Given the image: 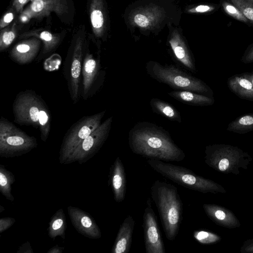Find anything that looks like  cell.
<instances>
[{
    "label": "cell",
    "instance_id": "6da1fadb",
    "mask_svg": "<svg viewBox=\"0 0 253 253\" xmlns=\"http://www.w3.org/2000/svg\"><path fill=\"white\" fill-rule=\"evenodd\" d=\"M128 141L133 153L149 159L179 162L185 158L169 133L153 123H137L128 132Z\"/></svg>",
    "mask_w": 253,
    "mask_h": 253
},
{
    "label": "cell",
    "instance_id": "7a4b0ae2",
    "mask_svg": "<svg viewBox=\"0 0 253 253\" xmlns=\"http://www.w3.org/2000/svg\"><path fill=\"white\" fill-rule=\"evenodd\" d=\"M12 111L14 123L38 128L42 140H47L51 129V117L41 96L31 89L20 91L14 100Z\"/></svg>",
    "mask_w": 253,
    "mask_h": 253
},
{
    "label": "cell",
    "instance_id": "3957f363",
    "mask_svg": "<svg viewBox=\"0 0 253 253\" xmlns=\"http://www.w3.org/2000/svg\"><path fill=\"white\" fill-rule=\"evenodd\" d=\"M151 198L157 208L166 238L175 239L182 219L183 205L177 188L159 180L150 188Z\"/></svg>",
    "mask_w": 253,
    "mask_h": 253
},
{
    "label": "cell",
    "instance_id": "277c9868",
    "mask_svg": "<svg viewBox=\"0 0 253 253\" xmlns=\"http://www.w3.org/2000/svg\"><path fill=\"white\" fill-rule=\"evenodd\" d=\"M145 69L151 78L175 90H186L213 96L212 90L204 81L175 65H162L157 61H150L146 63Z\"/></svg>",
    "mask_w": 253,
    "mask_h": 253
},
{
    "label": "cell",
    "instance_id": "5b68a950",
    "mask_svg": "<svg viewBox=\"0 0 253 253\" xmlns=\"http://www.w3.org/2000/svg\"><path fill=\"white\" fill-rule=\"evenodd\" d=\"M38 146L37 139L2 117L0 119V156L14 158L28 153Z\"/></svg>",
    "mask_w": 253,
    "mask_h": 253
},
{
    "label": "cell",
    "instance_id": "8992f818",
    "mask_svg": "<svg viewBox=\"0 0 253 253\" xmlns=\"http://www.w3.org/2000/svg\"><path fill=\"white\" fill-rule=\"evenodd\" d=\"M106 111L85 116L72 125L65 134L59 151V161L65 164L76 147L101 125Z\"/></svg>",
    "mask_w": 253,
    "mask_h": 253
},
{
    "label": "cell",
    "instance_id": "52a82bcc",
    "mask_svg": "<svg viewBox=\"0 0 253 253\" xmlns=\"http://www.w3.org/2000/svg\"><path fill=\"white\" fill-rule=\"evenodd\" d=\"M83 41L78 37L71 53L67 56L63 68V75L66 80L71 99L74 104L81 98V74L83 67Z\"/></svg>",
    "mask_w": 253,
    "mask_h": 253
},
{
    "label": "cell",
    "instance_id": "ba28073f",
    "mask_svg": "<svg viewBox=\"0 0 253 253\" xmlns=\"http://www.w3.org/2000/svg\"><path fill=\"white\" fill-rule=\"evenodd\" d=\"M112 122L113 117L111 116L101 123L99 126L80 143L65 164L75 162L82 164L93 157L108 138Z\"/></svg>",
    "mask_w": 253,
    "mask_h": 253
},
{
    "label": "cell",
    "instance_id": "9c48e42d",
    "mask_svg": "<svg viewBox=\"0 0 253 253\" xmlns=\"http://www.w3.org/2000/svg\"><path fill=\"white\" fill-rule=\"evenodd\" d=\"M147 162L160 174L183 187L196 190L206 187L203 185L206 181L185 167L158 160L148 159Z\"/></svg>",
    "mask_w": 253,
    "mask_h": 253
},
{
    "label": "cell",
    "instance_id": "30bf717a",
    "mask_svg": "<svg viewBox=\"0 0 253 253\" xmlns=\"http://www.w3.org/2000/svg\"><path fill=\"white\" fill-rule=\"evenodd\" d=\"M105 74L99 56L95 57L89 52L84 53L81 84V98L83 100H87L99 91L103 84Z\"/></svg>",
    "mask_w": 253,
    "mask_h": 253
},
{
    "label": "cell",
    "instance_id": "8fae6325",
    "mask_svg": "<svg viewBox=\"0 0 253 253\" xmlns=\"http://www.w3.org/2000/svg\"><path fill=\"white\" fill-rule=\"evenodd\" d=\"M143 215V228L147 253H165V245L158 224L157 216L149 199Z\"/></svg>",
    "mask_w": 253,
    "mask_h": 253
},
{
    "label": "cell",
    "instance_id": "7c38bea8",
    "mask_svg": "<svg viewBox=\"0 0 253 253\" xmlns=\"http://www.w3.org/2000/svg\"><path fill=\"white\" fill-rule=\"evenodd\" d=\"M67 210L71 223L79 233L89 239L101 238V230L88 213L71 206L68 207Z\"/></svg>",
    "mask_w": 253,
    "mask_h": 253
},
{
    "label": "cell",
    "instance_id": "4fadbf2b",
    "mask_svg": "<svg viewBox=\"0 0 253 253\" xmlns=\"http://www.w3.org/2000/svg\"><path fill=\"white\" fill-rule=\"evenodd\" d=\"M169 43L177 64L183 68L195 73L197 70L195 60L184 41L176 30L171 33Z\"/></svg>",
    "mask_w": 253,
    "mask_h": 253
},
{
    "label": "cell",
    "instance_id": "5bb4252c",
    "mask_svg": "<svg viewBox=\"0 0 253 253\" xmlns=\"http://www.w3.org/2000/svg\"><path fill=\"white\" fill-rule=\"evenodd\" d=\"M109 184L115 201H123L126 193V179L125 167L119 157L116 158L110 168Z\"/></svg>",
    "mask_w": 253,
    "mask_h": 253
},
{
    "label": "cell",
    "instance_id": "9a60e30c",
    "mask_svg": "<svg viewBox=\"0 0 253 253\" xmlns=\"http://www.w3.org/2000/svg\"><path fill=\"white\" fill-rule=\"evenodd\" d=\"M163 13L158 6H146L136 10L130 16L131 24L142 29L154 27L162 20Z\"/></svg>",
    "mask_w": 253,
    "mask_h": 253
},
{
    "label": "cell",
    "instance_id": "2e32d148",
    "mask_svg": "<svg viewBox=\"0 0 253 253\" xmlns=\"http://www.w3.org/2000/svg\"><path fill=\"white\" fill-rule=\"evenodd\" d=\"M41 42L38 39H30L19 43L9 53L10 58L18 64H27L36 57L40 49Z\"/></svg>",
    "mask_w": 253,
    "mask_h": 253
},
{
    "label": "cell",
    "instance_id": "e0dca14e",
    "mask_svg": "<svg viewBox=\"0 0 253 253\" xmlns=\"http://www.w3.org/2000/svg\"><path fill=\"white\" fill-rule=\"evenodd\" d=\"M135 221L130 215L120 225L112 249V253H127L130 250Z\"/></svg>",
    "mask_w": 253,
    "mask_h": 253
},
{
    "label": "cell",
    "instance_id": "ac0fdd59",
    "mask_svg": "<svg viewBox=\"0 0 253 253\" xmlns=\"http://www.w3.org/2000/svg\"><path fill=\"white\" fill-rule=\"evenodd\" d=\"M227 86L239 98L253 101V84L247 72L236 74L229 78Z\"/></svg>",
    "mask_w": 253,
    "mask_h": 253
},
{
    "label": "cell",
    "instance_id": "d6986e66",
    "mask_svg": "<svg viewBox=\"0 0 253 253\" xmlns=\"http://www.w3.org/2000/svg\"><path fill=\"white\" fill-rule=\"evenodd\" d=\"M168 94L171 97L189 105L209 106L214 102L212 97L192 91L175 90L168 92Z\"/></svg>",
    "mask_w": 253,
    "mask_h": 253
},
{
    "label": "cell",
    "instance_id": "ffe728a7",
    "mask_svg": "<svg viewBox=\"0 0 253 253\" xmlns=\"http://www.w3.org/2000/svg\"><path fill=\"white\" fill-rule=\"evenodd\" d=\"M90 18L94 35L100 37L105 29V13L103 0H91Z\"/></svg>",
    "mask_w": 253,
    "mask_h": 253
},
{
    "label": "cell",
    "instance_id": "44dd1931",
    "mask_svg": "<svg viewBox=\"0 0 253 253\" xmlns=\"http://www.w3.org/2000/svg\"><path fill=\"white\" fill-rule=\"evenodd\" d=\"M152 110L156 113L167 119L178 123L181 122V116L179 111L171 104L161 99L152 98L150 101Z\"/></svg>",
    "mask_w": 253,
    "mask_h": 253
},
{
    "label": "cell",
    "instance_id": "7402d4cb",
    "mask_svg": "<svg viewBox=\"0 0 253 253\" xmlns=\"http://www.w3.org/2000/svg\"><path fill=\"white\" fill-rule=\"evenodd\" d=\"M64 7L61 0H33L30 6V11L36 16H42L55 11L63 13Z\"/></svg>",
    "mask_w": 253,
    "mask_h": 253
},
{
    "label": "cell",
    "instance_id": "603a6c76",
    "mask_svg": "<svg viewBox=\"0 0 253 253\" xmlns=\"http://www.w3.org/2000/svg\"><path fill=\"white\" fill-rule=\"evenodd\" d=\"M67 228L66 217L63 209H59L51 217L47 229L48 236L55 240L57 236L65 239Z\"/></svg>",
    "mask_w": 253,
    "mask_h": 253
},
{
    "label": "cell",
    "instance_id": "cb8c5ba5",
    "mask_svg": "<svg viewBox=\"0 0 253 253\" xmlns=\"http://www.w3.org/2000/svg\"><path fill=\"white\" fill-rule=\"evenodd\" d=\"M14 174L6 169L4 166L0 165V192L5 198L11 202L14 201L12 194V185L15 182Z\"/></svg>",
    "mask_w": 253,
    "mask_h": 253
},
{
    "label": "cell",
    "instance_id": "d4e9b609",
    "mask_svg": "<svg viewBox=\"0 0 253 253\" xmlns=\"http://www.w3.org/2000/svg\"><path fill=\"white\" fill-rule=\"evenodd\" d=\"M227 130L239 133L253 130V113L246 114L237 118L228 125Z\"/></svg>",
    "mask_w": 253,
    "mask_h": 253
},
{
    "label": "cell",
    "instance_id": "484cf974",
    "mask_svg": "<svg viewBox=\"0 0 253 253\" xmlns=\"http://www.w3.org/2000/svg\"><path fill=\"white\" fill-rule=\"evenodd\" d=\"M220 5L227 15L237 21L250 25L248 20L230 0H220Z\"/></svg>",
    "mask_w": 253,
    "mask_h": 253
},
{
    "label": "cell",
    "instance_id": "4316f807",
    "mask_svg": "<svg viewBox=\"0 0 253 253\" xmlns=\"http://www.w3.org/2000/svg\"><path fill=\"white\" fill-rule=\"evenodd\" d=\"M248 20L250 25L253 26V0H230Z\"/></svg>",
    "mask_w": 253,
    "mask_h": 253
},
{
    "label": "cell",
    "instance_id": "83f0119b",
    "mask_svg": "<svg viewBox=\"0 0 253 253\" xmlns=\"http://www.w3.org/2000/svg\"><path fill=\"white\" fill-rule=\"evenodd\" d=\"M16 37L14 29L5 30L1 33L0 37V51L5 50L13 42Z\"/></svg>",
    "mask_w": 253,
    "mask_h": 253
},
{
    "label": "cell",
    "instance_id": "f1b7e54d",
    "mask_svg": "<svg viewBox=\"0 0 253 253\" xmlns=\"http://www.w3.org/2000/svg\"><path fill=\"white\" fill-rule=\"evenodd\" d=\"M219 7L220 5L214 4H200L190 8L188 11L193 13H210L217 10Z\"/></svg>",
    "mask_w": 253,
    "mask_h": 253
},
{
    "label": "cell",
    "instance_id": "f546056e",
    "mask_svg": "<svg viewBox=\"0 0 253 253\" xmlns=\"http://www.w3.org/2000/svg\"><path fill=\"white\" fill-rule=\"evenodd\" d=\"M15 221V219L13 217H1L0 219V233H2L7 230Z\"/></svg>",
    "mask_w": 253,
    "mask_h": 253
},
{
    "label": "cell",
    "instance_id": "4dcf8cb0",
    "mask_svg": "<svg viewBox=\"0 0 253 253\" xmlns=\"http://www.w3.org/2000/svg\"><path fill=\"white\" fill-rule=\"evenodd\" d=\"M241 61L245 64L253 62V43L247 47L241 58Z\"/></svg>",
    "mask_w": 253,
    "mask_h": 253
},
{
    "label": "cell",
    "instance_id": "1f68e13d",
    "mask_svg": "<svg viewBox=\"0 0 253 253\" xmlns=\"http://www.w3.org/2000/svg\"><path fill=\"white\" fill-rule=\"evenodd\" d=\"M14 18V14L12 12H10L6 13L2 18L0 22V27L4 28L9 24Z\"/></svg>",
    "mask_w": 253,
    "mask_h": 253
},
{
    "label": "cell",
    "instance_id": "d6a6232c",
    "mask_svg": "<svg viewBox=\"0 0 253 253\" xmlns=\"http://www.w3.org/2000/svg\"><path fill=\"white\" fill-rule=\"evenodd\" d=\"M28 0H14L13 6L17 12H20L22 10L23 6Z\"/></svg>",
    "mask_w": 253,
    "mask_h": 253
},
{
    "label": "cell",
    "instance_id": "836d02e7",
    "mask_svg": "<svg viewBox=\"0 0 253 253\" xmlns=\"http://www.w3.org/2000/svg\"><path fill=\"white\" fill-rule=\"evenodd\" d=\"M17 253H33L32 249L29 242L23 244L17 252Z\"/></svg>",
    "mask_w": 253,
    "mask_h": 253
},
{
    "label": "cell",
    "instance_id": "e575fe53",
    "mask_svg": "<svg viewBox=\"0 0 253 253\" xmlns=\"http://www.w3.org/2000/svg\"><path fill=\"white\" fill-rule=\"evenodd\" d=\"M229 166V161L227 159H222L218 165L219 169L221 171L226 170Z\"/></svg>",
    "mask_w": 253,
    "mask_h": 253
},
{
    "label": "cell",
    "instance_id": "d590c367",
    "mask_svg": "<svg viewBox=\"0 0 253 253\" xmlns=\"http://www.w3.org/2000/svg\"><path fill=\"white\" fill-rule=\"evenodd\" d=\"M64 250V248L59 246L56 245L47 251V253H62Z\"/></svg>",
    "mask_w": 253,
    "mask_h": 253
},
{
    "label": "cell",
    "instance_id": "8d00e7d4",
    "mask_svg": "<svg viewBox=\"0 0 253 253\" xmlns=\"http://www.w3.org/2000/svg\"><path fill=\"white\" fill-rule=\"evenodd\" d=\"M216 217L219 219H223L225 217V214L220 210L217 211L215 213Z\"/></svg>",
    "mask_w": 253,
    "mask_h": 253
},
{
    "label": "cell",
    "instance_id": "74e56055",
    "mask_svg": "<svg viewBox=\"0 0 253 253\" xmlns=\"http://www.w3.org/2000/svg\"><path fill=\"white\" fill-rule=\"evenodd\" d=\"M247 74L253 84V71L251 72H247Z\"/></svg>",
    "mask_w": 253,
    "mask_h": 253
},
{
    "label": "cell",
    "instance_id": "f35d334b",
    "mask_svg": "<svg viewBox=\"0 0 253 253\" xmlns=\"http://www.w3.org/2000/svg\"><path fill=\"white\" fill-rule=\"evenodd\" d=\"M4 210V208L2 206H0V212H1L3 211Z\"/></svg>",
    "mask_w": 253,
    "mask_h": 253
},
{
    "label": "cell",
    "instance_id": "ab89813d",
    "mask_svg": "<svg viewBox=\"0 0 253 253\" xmlns=\"http://www.w3.org/2000/svg\"></svg>",
    "mask_w": 253,
    "mask_h": 253
},
{
    "label": "cell",
    "instance_id": "60d3db41",
    "mask_svg": "<svg viewBox=\"0 0 253 253\" xmlns=\"http://www.w3.org/2000/svg\"></svg>",
    "mask_w": 253,
    "mask_h": 253
}]
</instances>
